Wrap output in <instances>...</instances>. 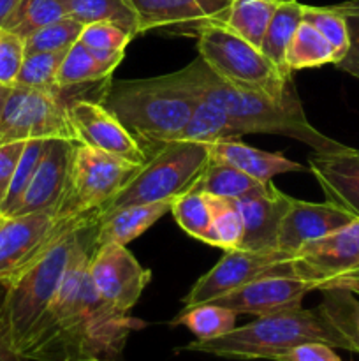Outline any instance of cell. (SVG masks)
Instances as JSON below:
<instances>
[{
	"label": "cell",
	"instance_id": "bcb514c9",
	"mask_svg": "<svg viewBox=\"0 0 359 361\" xmlns=\"http://www.w3.org/2000/svg\"><path fill=\"white\" fill-rule=\"evenodd\" d=\"M341 288H348V289H352V291H354L355 288H359V270L354 271L352 275H348V277L345 279V282Z\"/></svg>",
	"mask_w": 359,
	"mask_h": 361
},
{
	"label": "cell",
	"instance_id": "4fadbf2b",
	"mask_svg": "<svg viewBox=\"0 0 359 361\" xmlns=\"http://www.w3.org/2000/svg\"><path fill=\"white\" fill-rule=\"evenodd\" d=\"M90 281L111 309L129 314L151 281V271L141 267L125 245L106 243L97 247L92 256Z\"/></svg>",
	"mask_w": 359,
	"mask_h": 361
},
{
	"label": "cell",
	"instance_id": "4dcf8cb0",
	"mask_svg": "<svg viewBox=\"0 0 359 361\" xmlns=\"http://www.w3.org/2000/svg\"><path fill=\"white\" fill-rule=\"evenodd\" d=\"M236 316L238 314L225 307L203 303L183 309V312L171 321V326H185L196 335V341H211L234 330Z\"/></svg>",
	"mask_w": 359,
	"mask_h": 361
},
{
	"label": "cell",
	"instance_id": "5b68a950",
	"mask_svg": "<svg viewBox=\"0 0 359 361\" xmlns=\"http://www.w3.org/2000/svg\"><path fill=\"white\" fill-rule=\"evenodd\" d=\"M197 97L172 74L150 80L113 81L104 97V106L136 137L148 154V148L178 141L192 116Z\"/></svg>",
	"mask_w": 359,
	"mask_h": 361
},
{
	"label": "cell",
	"instance_id": "b9f144b4",
	"mask_svg": "<svg viewBox=\"0 0 359 361\" xmlns=\"http://www.w3.org/2000/svg\"><path fill=\"white\" fill-rule=\"evenodd\" d=\"M275 361H344L334 353V348L322 342H305L289 349Z\"/></svg>",
	"mask_w": 359,
	"mask_h": 361
},
{
	"label": "cell",
	"instance_id": "c3c4849f",
	"mask_svg": "<svg viewBox=\"0 0 359 361\" xmlns=\"http://www.w3.org/2000/svg\"><path fill=\"white\" fill-rule=\"evenodd\" d=\"M354 293H359V288H355V289H354Z\"/></svg>",
	"mask_w": 359,
	"mask_h": 361
},
{
	"label": "cell",
	"instance_id": "4316f807",
	"mask_svg": "<svg viewBox=\"0 0 359 361\" xmlns=\"http://www.w3.org/2000/svg\"><path fill=\"white\" fill-rule=\"evenodd\" d=\"M65 14L81 25H90L95 21H109L136 37L137 18L129 0H60Z\"/></svg>",
	"mask_w": 359,
	"mask_h": 361
},
{
	"label": "cell",
	"instance_id": "f6af8a7d",
	"mask_svg": "<svg viewBox=\"0 0 359 361\" xmlns=\"http://www.w3.org/2000/svg\"><path fill=\"white\" fill-rule=\"evenodd\" d=\"M20 0H0V28H4V23L7 21V18L11 16V13L14 11V7L18 6Z\"/></svg>",
	"mask_w": 359,
	"mask_h": 361
},
{
	"label": "cell",
	"instance_id": "6da1fadb",
	"mask_svg": "<svg viewBox=\"0 0 359 361\" xmlns=\"http://www.w3.org/2000/svg\"><path fill=\"white\" fill-rule=\"evenodd\" d=\"M101 221V219H99ZM99 221L83 226L62 286L23 351L28 361L116 360L139 319L120 314L95 291L90 261L97 249Z\"/></svg>",
	"mask_w": 359,
	"mask_h": 361
},
{
	"label": "cell",
	"instance_id": "ba28073f",
	"mask_svg": "<svg viewBox=\"0 0 359 361\" xmlns=\"http://www.w3.org/2000/svg\"><path fill=\"white\" fill-rule=\"evenodd\" d=\"M139 166L111 157L101 150L76 143L65 192L55 208V219H73L102 208L115 197Z\"/></svg>",
	"mask_w": 359,
	"mask_h": 361
},
{
	"label": "cell",
	"instance_id": "e0dca14e",
	"mask_svg": "<svg viewBox=\"0 0 359 361\" xmlns=\"http://www.w3.org/2000/svg\"><path fill=\"white\" fill-rule=\"evenodd\" d=\"M76 141L48 140L37 169L21 200L11 215H27L37 212H53L58 207L69 178L70 161Z\"/></svg>",
	"mask_w": 359,
	"mask_h": 361
},
{
	"label": "cell",
	"instance_id": "7402d4cb",
	"mask_svg": "<svg viewBox=\"0 0 359 361\" xmlns=\"http://www.w3.org/2000/svg\"><path fill=\"white\" fill-rule=\"evenodd\" d=\"M172 201H157L148 204H129L118 210L108 212L101 217L97 226V247L106 243L127 245L139 238L162 215L171 212Z\"/></svg>",
	"mask_w": 359,
	"mask_h": 361
},
{
	"label": "cell",
	"instance_id": "ffe728a7",
	"mask_svg": "<svg viewBox=\"0 0 359 361\" xmlns=\"http://www.w3.org/2000/svg\"><path fill=\"white\" fill-rule=\"evenodd\" d=\"M308 169L327 200L359 219V150L344 145L333 152H313L308 157Z\"/></svg>",
	"mask_w": 359,
	"mask_h": 361
},
{
	"label": "cell",
	"instance_id": "9a60e30c",
	"mask_svg": "<svg viewBox=\"0 0 359 361\" xmlns=\"http://www.w3.org/2000/svg\"><path fill=\"white\" fill-rule=\"evenodd\" d=\"M312 291H320L317 282L291 275H271L248 282L210 303L225 307L236 314H252L259 317L299 309L303 298Z\"/></svg>",
	"mask_w": 359,
	"mask_h": 361
},
{
	"label": "cell",
	"instance_id": "9c48e42d",
	"mask_svg": "<svg viewBox=\"0 0 359 361\" xmlns=\"http://www.w3.org/2000/svg\"><path fill=\"white\" fill-rule=\"evenodd\" d=\"M63 94L65 88L44 92L11 87L0 113V145L30 140L76 141L67 115L69 97Z\"/></svg>",
	"mask_w": 359,
	"mask_h": 361
},
{
	"label": "cell",
	"instance_id": "3957f363",
	"mask_svg": "<svg viewBox=\"0 0 359 361\" xmlns=\"http://www.w3.org/2000/svg\"><path fill=\"white\" fill-rule=\"evenodd\" d=\"M101 215L102 208H97L73 219H56V233L48 245L27 267L2 284L4 298L0 314L7 338L20 356H23L35 326L62 286L76 249L80 229L99 221Z\"/></svg>",
	"mask_w": 359,
	"mask_h": 361
},
{
	"label": "cell",
	"instance_id": "30bf717a",
	"mask_svg": "<svg viewBox=\"0 0 359 361\" xmlns=\"http://www.w3.org/2000/svg\"><path fill=\"white\" fill-rule=\"evenodd\" d=\"M292 254L282 250H225L222 259L192 286L183 298L185 309L210 303L248 282L271 275H291Z\"/></svg>",
	"mask_w": 359,
	"mask_h": 361
},
{
	"label": "cell",
	"instance_id": "5bb4252c",
	"mask_svg": "<svg viewBox=\"0 0 359 361\" xmlns=\"http://www.w3.org/2000/svg\"><path fill=\"white\" fill-rule=\"evenodd\" d=\"M137 18V34L169 30L196 35L203 28L225 25L232 0H129Z\"/></svg>",
	"mask_w": 359,
	"mask_h": 361
},
{
	"label": "cell",
	"instance_id": "cb8c5ba5",
	"mask_svg": "<svg viewBox=\"0 0 359 361\" xmlns=\"http://www.w3.org/2000/svg\"><path fill=\"white\" fill-rule=\"evenodd\" d=\"M303 21V4L298 0H282L271 16L267 30L264 34L260 51L271 60L277 67L285 73L292 74L285 63L287 48L298 30L299 23Z\"/></svg>",
	"mask_w": 359,
	"mask_h": 361
},
{
	"label": "cell",
	"instance_id": "7bdbcfd3",
	"mask_svg": "<svg viewBox=\"0 0 359 361\" xmlns=\"http://www.w3.org/2000/svg\"><path fill=\"white\" fill-rule=\"evenodd\" d=\"M23 147L25 141L0 145V204L6 200V194L9 190L11 180H13L14 169L20 161Z\"/></svg>",
	"mask_w": 359,
	"mask_h": 361
},
{
	"label": "cell",
	"instance_id": "ab89813d",
	"mask_svg": "<svg viewBox=\"0 0 359 361\" xmlns=\"http://www.w3.org/2000/svg\"><path fill=\"white\" fill-rule=\"evenodd\" d=\"M333 7L344 14L348 28V39H351L347 53L344 59L334 63V67L359 80V0H348Z\"/></svg>",
	"mask_w": 359,
	"mask_h": 361
},
{
	"label": "cell",
	"instance_id": "7c38bea8",
	"mask_svg": "<svg viewBox=\"0 0 359 361\" xmlns=\"http://www.w3.org/2000/svg\"><path fill=\"white\" fill-rule=\"evenodd\" d=\"M67 115L77 143L132 166H143L148 161V154L139 141L123 127L111 109L106 108L101 99L73 97L67 102Z\"/></svg>",
	"mask_w": 359,
	"mask_h": 361
},
{
	"label": "cell",
	"instance_id": "1f68e13d",
	"mask_svg": "<svg viewBox=\"0 0 359 361\" xmlns=\"http://www.w3.org/2000/svg\"><path fill=\"white\" fill-rule=\"evenodd\" d=\"M171 214L175 215L180 228L192 238L210 243L211 240V207L210 200L199 190H187L175 197L171 203Z\"/></svg>",
	"mask_w": 359,
	"mask_h": 361
},
{
	"label": "cell",
	"instance_id": "60d3db41",
	"mask_svg": "<svg viewBox=\"0 0 359 361\" xmlns=\"http://www.w3.org/2000/svg\"><path fill=\"white\" fill-rule=\"evenodd\" d=\"M25 56V41L20 35L0 28V85L13 87Z\"/></svg>",
	"mask_w": 359,
	"mask_h": 361
},
{
	"label": "cell",
	"instance_id": "ee69618b",
	"mask_svg": "<svg viewBox=\"0 0 359 361\" xmlns=\"http://www.w3.org/2000/svg\"><path fill=\"white\" fill-rule=\"evenodd\" d=\"M2 298H4V286L0 284V305H2ZM0 361H28L25 360L23 356L18 355L16 351L11 345L9 338H7L6 328H4V321H2V314H0Z\"/></svg>",
	"mask_w": 359,
	"mask_h": 361
},
{
	"label": "cell",
	"instance_id": "8d00e7d4",
	"mask_svg": "<svg viewBox=\"0 0 359 361\" xmlns=\"http://www.w3.org/2000/svg\"><path fill=\"white\" fill-rule=\"evenodd\" d=\"M303 21H306V23H310L312 27H315L317 30L322 34V37L329 42L334 55H336V62L344 59V55L348 49V44H351V39H348L347 21H345L344 14H341L340 11L334 9L333 6H303Z\"/></svg>",
	"mask_w": 359,
	"mask_h": 361
},
{
	"label": "cell",
	"instance_id": "44dd1931",
	"mask_svg": "<svg viewBox=\"0 0 359 361\" xmlns=\"http://www.w3.org/2000/svg\"><path fill=\"white\" fill-rule=\"evenodd\" d=\"M208 150H210V159L232 166V168L246 173L259 182H271L275 176L282 175V173L306 171L308 169V166L289 161L280 154L253 148L250 145L241 143L239 140L210 145Z\"/></svg>",
	"mask_w": 359,
	"mask_h": 361
},
{
	"label": "cell",
	"instance_id": "f35d334b",
	"mask_svg": "<svg viewBox=\"0 0 359 361\" xmlns=\"http://www.w3.org/2000/svg\"><path fill=\"white\" fill-rule=\"evenodd\" d=\"M134 39L130 32L109 21H95L84 25L81 30L80 42L88 48L113 49V51H125L127 44Z\"/></svg>",
	"mask_w": 359,
	"mask_h": 361
},
{
	"label": "cell",
	"instance_id": "8fae6325",
	"mask_svg": "<svg viewBox=\"0 0 359 361\" xmlns=\"http://www.w3.org/2000/svg\"><path fill=\"white\" fill-rule=\"evenodd\" d=\"M291 267L296 277L317 282L320 291L344 286L359 270V219L299 247Z\"/></svg>",
	"mask_w": 359,
	"mask_h": 361
},
{
	"label": "cell",
	"instance_id": "2e32d148",
	"mask_svg": "<svg viewBox=\"0 0 359 361\" xmlns=\"http://www.w3.org/2000/svg\"><path fill=\"white\" fill-rule=\"evenodd\" d=\"M56 233L53 212L0 215V284L27 267Z\"/></svg>",
	"mask_w": 359,
	"mask_h": 361
},
{
	"label": "cell",
	"instance_id": "8992f818",
	"mask_svg": "<svg viewBox=\"0 0 359 361\" xmlns=\"http://www.w3.org/2000/svg\"><path fill=\"white\" fill-rule=\"evenodd\" d=\"M199 56L231 87L285 101L296 95L292 74L275 66L259 48L225 25L206 27L197 34Z\"/></svg>",
	"mask_w": 359,
	"mask_h": 361
},
{
	"label": "cell",
	"instance_id": "83f0119b",
	"mask_svg": "<svg viewBox=\"0 0 359 361\" xmlns=\"http://www.w3.org/2000/svg\"><path fill=\"white\" fill-rule=\"evenodd\" d=\"M282 0H232L225 27L260 49L271 16Z\"/></svg>",
	"mask_w": 359,
	"mask_h": 361
},
{
	"label": "cell",
	"instance_id": "7dc6e473",
	"mask_svg": "<svg viewBox=\"0 0 359 361\" xmlns=\"http://www.w3.org/2000/svg\"><path fill=\"white\" fill-rule=\"evenodd\" d=\"M9 88H11V87H2V85H0V113H2L4 102H6L7 94H9Z\"/></svg>",
	"mask_w": 359,
	"mask_h": 361
},
{
	"label": "cell",
	"instance_id": "52a82bcc",
	"mask_svg": "<svg viewBox=\"0 0 359 361\" xmlns=\"http://www.w3.org/2000/svg\"><path fill=\"white\" fill-rule=\"evenodd\" d=\"M208 161V145L182 140L162 145L106 204L102 215L129 204L172 201L192 189Z\"/></svg>",
	"mask_w": 359,
	"mask_h": 361
},
{
	"label": "cell",
	"instance_id": "ac0fdd59",
	"mask_svg": "<svg viewBox=\"0 0 359 361\" xmlns=\"http://www.w3.org/2000/svg\"><path fill=\"white\" fill-rule=\"evenodd\" d=\"M355 219L352 212L329 200L326 203H310L292 197L278 229L277 250L294 254L306 242L329 235Z\"/></svg>",
	"mask_w": 359,
	"mask_h": 361
},
{
	"label": "cell",
	"instance_id": "d590c367",
	"mask_svg": "<svg viewBox=\"0 0 359 361\" xmlns=\"http://www.w3.org/2000/svg\"><path fill=\"white\" fill-rule=\"evenodd\" d=\"M83 27L84 25L69 16L60 18L25 39V55L42 51H67L70 46L80 41Z\"/></svg>",
	"mask_w": 359,
	"mask_h": 361
},
{
	"label": "cell",
	"instance_id": "d4e9b609",
	"mask_svg": "<svg viewBox=\"0 0 359 361\" xmlns=\"http://www.w3.org/2000/svg\"><path fill=\"white\" fill-rule=\"evenodd\" d=\"M320 293L322 302L317 307L345 338L348 351L359 353V300L355 298L354 291L336 286L322 289Z\"/></svg>",
	"mask_w": 359,
	"mask_h": 361
},
{
	"label": "cell",
	"instance_id": "681fc988",
	"mask_svg": "<svg viewBox=\"0 0 359 361\" xmlns=\"http://www.w3.org/2000/svg\"><path fill=\"white\" fill-rule=\"evenodd\" d=\"M106 361H116V360H106Z\"/></svg>",
	"mask_w": 359,
	"mask_h": 361
},
{
	"label": "cell",
	"instance_id": "277c9868",
	"mask_svg": "<svg viewBox=\"0 0 359 361\" xmlns=\"http://www.w3.org/2000/svg\"><path fill=\"white\" fill-rule=\"evenodd\" d=\"M305 342H322L334 349L348 351V344L327 321L319 307L292 309L259 316L256 321L236 326L229 334L211 341H194L180 351L203 353L225 360H271Z\"/></svg>",
	"mask_w": 359,
	"mask_h": 361
},
{
	"label": "cell",
	"instance_id": "603a6c76",
	"mask_svg": "<svg viewBox=\"0 0 359 361\" xmlns=\"http://www.w3.org/2000/svg\"><path fill=\"white\" fill-rule=\"evenodd\" d=\"M243 134L234 126L227 113L218 108L213 102L197 97V104L194 108L192 116L183 130L182 141H194V143L215 145L222 141L239 140Z\"/></svg>",
	"mask_w": 359,
	"mask_h": 361
},
{
	"label": "cell",
	"instance_id": "f546056e",
	"mask_svg": "<svg viewBox=\"0 0 359 361\" xmlns=\"http://www.w3.org/2000/svg\"><path fill=\"white\" fill-rule=\"evenodd\" d=\"M113 69L106 67L99 62L90 49L80 41L67 49L63 56L60 69L56 73V87L58 88H73L84 87V85L102 83L109 80Z\"/></svg>",
	"mask_w": 359,
	"mask_h": 361
},
{
	"label": "cell",
	"instance_id": "74e56055",
	"mask_svg": "<svg viewBox=\"0 0 359 361\" xmlns=\"http://www.w3.org/2000/svg\"><path fill=\"white\" fill-rule=\"evenodd\" d=\"M46 141L48 140H30L25 141L23 152L18 161L16 169H14L13 180H11L9 190L6 194V200L0 204V215H11L18 201L21 200L23 192L27 190L28 183H30L32 176H34L35 169H37L39 161L42 157V152L46 148Z\"/></svg>",
	"mask_w": 359,
	"mask_h": 361
},
{
	"label": "cell",
	"instance_id": "836d02e7",
	"mask_svg": "<svg viewBox=\"0 0 359 361\" xmlns=\"http://www.w3.org/2000/svg\"><path fill=\"white\" fill-rule=\"evenodd\" d=\"M211 207V240L210 245L220 247L222 250L239 249L243 242L241 212L234 200H225L206 194Z\"/></svg>",
	"mask_w": 359,
	"mask_h": 361
},
{
	"label": "cell",
	"instance_id": "d6a6232c",
	"mask_svg": "<svg viewBox=\"0 0 359 361\" xmlns=\"http://www.w3.org/2000/svg\"><path fill=\"white\" fill-rule=\"evenodd\" d=\"M67 16L60 0H20L4 28L27 39L39 28Z\"/></svg>",
	"mask_w": 359,
	"mask_h": 361
},
{
	"label": "cell",
	"instance_id": "d6986e66",
	"mask_svg": "<svg viewBox=\"0 0 359 361\" xmlns=\"http://www.w3.org/2000/svg\"><path fill=\"white\" fill-rule=\"evenodd\" d=\"M291 203L292 197L275 187L273 182H264L248 196L236 200L245 226L239 249L277 250L278 229Z\"/></svg>",
	"mask_w": 359,
	"mask_h": 361
},
{
	"label": "cell",
	"instance_id": "7a4b0ae2",
	"mask_svg": "<svg viewBox=\"0 0 359 361\" xmlns=\"http://www.w3.org/2000/svg\"><path fill=\"white\" fill-rule=\"evenodd\" d=\"M171 74L176 83L192 92L196 97L213 102L224 109L243 136L259 133L277 134L301 141L313 152H333L344 147L338 141L324 136L308 122L298 95L285 101H275L256 92L231 87L220 80L201 56L182 71Z\"/></svg>",
	"mask_w": 359,
	"mask_h": 361
},
{
	"label": "cell",
	"instance_id": "484cf974",
	"mask_svg": "<svg viewBox=\"0 0 359 361\" xmlns=\"http://www.w3.org/2000/svg\"><path fill=\"white\" fill-rule=\"evenodd\" d=\"M264 182L252 178V176L232 168V166L210 159L208 164L204 166L203 173L199 175V178L194 183L192 189L204 194H210V196L236 201L248 196L252 190H256Z\"/></svg>",
	"mask_w": 359,
	"mask_h": 361
},
{
	"label": "cell",
	"instance_id": "e575fe53",
	"mask_svg": "<svg viewBox=\"0 0 359 361\" xmlns=\"http://www.w3.org/2000/svg\"><path fill=\"white\" fill-rule=\"evenodd\" d=\"M65 53L67 51H42L25 55L13 87L60 92L62 88L56 87V73Z\"/></svg>",
	"mask_w": 359,
	"mask_h": 361
},
{
	"label": "cell",
	"instance_id": "f1b7e54d",
	"mask_svg": "<svg viewBox=\"0 0 359 361\" xmlns=\"http://www.w3.org/2000/svg\"><path fill=\"white\" fill-rule=\"evenodd\" d=\"M334 62H336V55L329 42L322 37V34L315 27L301 21L291 44H289L287 55H285L287 69L294 73V71L313 69V67Z\"/></svg>",
	"mask_w": 359,
	"mask_h": 361
}]
</instances>
